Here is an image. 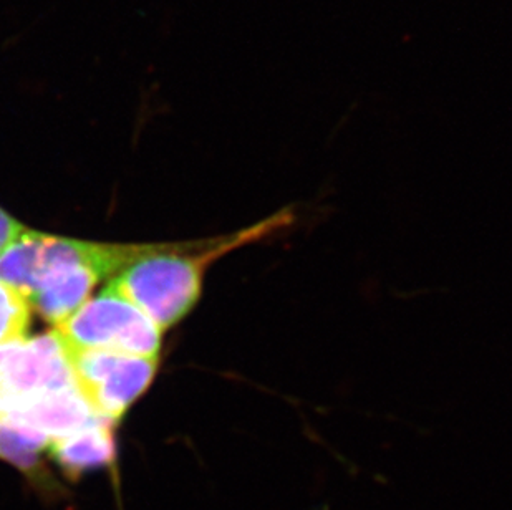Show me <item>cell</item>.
Returning <instances> with one entry per match:
<instances>
[{"label": "cell", "instance_id": "cell-7", "mask_svg": "<svg viewBox=\"0 0 512 510\" xmlns=\"http://www.w3.org/2000/svg\"><path fill=\"white\" fill-rule=\"evenodd\" d=\"M113 421L100 419L77 433L52 439L49 449L52 458L70 479L98 467L113 466L116 456Z\"/></svg>", "mask_w": 512, "mask_h": 510}, {"label": "cell", "instance_id": "cell-1", "mask_svg": "<svg viewBox=\"0 0 512 510\" xmlns=\"http://www.w3.org/2000/svg\"><path fill=\"white\" fill-rule=\"evenodd\" d=\"M294 206H285L266 219L226 236L184 244H163L118 274L108 287L140 308L165 332L198 304L209 267L242 247L274 241L295 226Z\"/></svg>", "mask_w": 512, "mask_h": 510}, {"label": "cell", "instance_id": "cell-5", "mask_svg": "<svg viewBox=\"0 0 512 510\" xmlns=\"http://www.w3.org/2000/svg\"><path fill=\"white\" fill-rule=\"evenodd\" d=\"M73 385L72 368L55 330L25 340L0 363V414L22 413Z\"/></svg>", "mask_w": 512, "mask_h": 510}, {"label": "cell", "instance_id": "cell-3", "mask_svg": "<svg viewBox=\"0 0 512 510\" xmlns=\"http://www.w3.org/2000/svg\"><path fill=\"white\" fill-rule=\"evenodd\" d=\"M55 333L65 352L112 350L158 357L163 332L140 308L107 287L55 327Z\"/></svg>", "mask_w": 512, "mask_h": 510}, {"label": "cell", "instance_id": "cell-8", "mask_svg": "<svg viewBox=\"0 0 512 510\" xmlns=\"http://www.w3.org/2000/svg\"><path fill=\"white\" fill-rule=\"evenodd\" d=\"M15 416L25 423L40 429L50 439L63 438L68 434L77 433L90 424L105 419L97 414L92 405L85 400L77 385L52 393L24 409L22 413L5 414Z\"/></svg>", "mask_w": 512, "mask_h": 510}, {"label": "cell", "instance_id": "cell-4", "mask_svg": "<svg viewBox=\"0 0 512 510\" xmlns=\"http://www.w3.org/2000/svg\"><path fill=\"white\" fill-rule=\"evenodd\" d=\"M73 380L102 418L116 423L151 385L158 357H140L112 350L65 352Z\"/></svg>", "mask_w": 512, "mask_h": 510}, {"label": "cell", "instance_id": "cell-9", "mask_svg": "<svg viewBox=\"0 0 512 510\" xmlns=\"http://www.w3.org/2000/svg\"><path fill=\"white\" fill-rule=\"evenodd\" d=\"M32 307L19 290L0 282V347L25 342Z\"/></svg>", "mask_w": 512, "mask_h": 510}, {"label": "cell", "instance_id": "cell-11", "mask_svg": "<svg viewBox=\"0 0 512 510\" xmlns=\"http://www.w3.org/2000/svg\"><path fill=\"white\" fill-rule=\"evenodd\" d=\"M22 343V342H20ZM20 343H12V345H2L0 347V363L9 357L10 353L14 352L15 348L19 347Z\"/></svg>", "mask_w": 512, "mask_h": 510}, {"label": "cell", "instance_id": "cell-2", "mask_svg": "<svg viewBox=\"0 0 512 510\" xmlns=\"http://www.w3.org/2000/svg\"><path fill=\"white\" fill-rule=\"evenodd\" d=\"M158 246H121L73 241L67 237L47 236L27 231L0 254V282L19 290L29 300L45 275L68 264H90L100 270L103 279L113 277L126 265Z\"/></svg>", "mask_w": 512, "mask_h": 510}, {"label": "cell", "instance_id": "cell-6", "mask_svg": "<svg viewBox=\"0 0 512 510\" xmlns=\"http://www.w3.org/2000/svg\"><path fill=\"white\" fill-rule=\"evenodd\" d=\"M102 279L100 270L93 265H63L45 275L37 285L29 297L30 307L35 308L45 322L58 327L87 302L93 287Z\"/></svg>", "mask_w": 512, "mask_h": 510}, {"label": "cell", "instance_id": "cell-10", "mask_svg": "<svg viewBox=\"0 0 512 510\" xmlns=\"http://www.w3.org/2000/svg\"><path fill=\"white\" fill-rule=\"evenodd\" d=\"M27 231L19 221L0 209V254Z\"/></svg>", "mask_w": 512, "mask_h": 510}]
</instances>
